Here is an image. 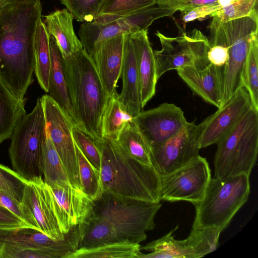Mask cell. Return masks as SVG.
Listing matches in <instances>:
<instances>
[{"mask_svg": "<svg viewBox=\"0 0 258 258\" xmlns=\"http://www.w3.org/2000/svg\"><path fill=\"white\" fill-rule=\"evenodd\" d=\"M40 0L6 1L0 7V77L19 99L33 82L34 44Z\"/></svg>", "mask_w": 258, "mask_h": 258, "instance_id": "1", "label": "cell"}, {"mask_svg": "<svg viewBox=\"0 0 258 258\" xmlns=\"http://www.w3.org/2000/svg\"><path fill=\"white\" fill-rule=\"evenodd\" d=\"M162 206L114 196L107 192L93 201L90 214L80 224L79 248L120 242L140 243L155 227V216Z\"/></svg>", "mask_w": 258, "mask_h": 258, "instance_id": "2", "label": "cell"}, {"mask_svg": "<svg viewBox=\"0 0 258 258\" xmlns=\"http://www.w3.org/2000/svg\"><path fill=\"white\" fill-rule=\"evenodd\" d=\"M95 142L101 155L102 192L153 203L161 201V175L152 165L133 158L110 139Z\"/></svg>", "mask_w": 258, "mask_h": 258, "instance_id": "3", "label": "cell"}, {"mask_svg": "<svg viewBox=\"0 0 258 258\" xmlns=\"http://www.w3.org/2000/svg\"><path fill=\"white\" fill-rule=\"evenodd\" d=\"M62 65L77 127L95 141L102 139L101 120L110 95L91 57L84 48L63 58Z\"/></svg>", "mask_w": 258, "mask_h": 258, "instance_id": "4", "label": "cell"}, {"mask_svg": "<svg viewBox=\"0 0 258 258\" xmlns=\"http://www.w3.org/2000/svg\"><path fill=\"white\" fill-rule=\"evenodd\" d=\"M249 192V175L211 178L203 199L194 204L192 227H213L222 231L246 202Z\"/></svg>", "mask_w": 258, "mask_h": 258, "instance_id": "5", "label": "cell"}, {"mask_svg": "<svg viewBox=\"0 0 258 258\" xmlns=\"http://www.w3.org/2000/svg\"><path fill=\"white\" fill-rule=\"evenodd\" d=\"M217 145L215 177L249 175L258 152V110L252 106Z\"/></svg>", "mask_w": 258, "mask_h": 258, "instance_id": "6", "label": "cell"}, {"mask_svg": "<svg viewBox=\"0 0 258 258\" xmlns=\"http://www.w3.org/2000/svg\"><path fill=\"white\" fill-rule=\"evenodd\" d=\"M208 27L217 35L228 50V59L224 69L221 106L241 87V74L252 40L258 36L257 11L251 15L222 22L216 17Z\"/></svg>", "mask_w": 258, "mask_h": 258, "instance_id": "7", "label": "cell"}, {"mask_svg": "<svg viewBox=\"0 0 258 258\" xmlns=\"http://www.w3.org/2000/svg\"><path fill=\"white\" fill-rule=\"evenodd\" d=\"M46 137V123L40 98L24 114L13 132L9 155L13 169L29 181L42 177L40 160Z\"/></svg>", "mask_w": 258, "mask_h": 258, "instance_id": "8", "label": "cell"}, {"mask_svg": "<svg viewBox=\"0 0 258 258\" xmlns=\"http://www.w3.org/2000/svg\"><path fill=\"white\" fill-rule=\"evenodd\" d=\"M175 24L179 32L176 37L166 36L159 31L155 34L161 45L160 50H153L158 80L168 71L185 67L201 69L209 63L208 38L197 28L186 32Z\"/></svg>", "mask_w": 258, "mask_h": 258, "instance_id": "9", "label": "cell"}, {"mask_svg": "<svg viewBox=\"0 0 258 258\" xmlns=\"http://www.w3.org/2000/svg\"><path fill=\"white\" fill-rule=\"evenodd\" d=\"M79 225L62 240L53 239L39 230L27 227L0 230V258H17L24 250H33L42 258H67L79 248Z\"/></svg>", "mask_w": 258, "mask_h": 258, "instance_id": "10", "label": "cell"}, {"mask_svg": "<svg viewBox=\"0 0 258 258\" xmlns=\"http://www.w3.org/2000/svg\"><path fill=\"white\" fill-rule=\"evenodd\" d=\"M177 11V6L167 7L157 4L108 23L83 22L78 33L80 40L84 49L90 55L102 42L147 29L155 20L171 17Z\"/></svg>", "mask_w": 258, "mask_h": 258, "instance_id": "11", "label": "cell"}, {"mask_svg": "<svg viewBox=\"0 0 258 258\" xmlns=\"http://www.w3.org/2000/svg\"><path fill=\"white\" fill-rule=\"evenodd\" d=\"M178 226L166 235L147 243L139 258H197L215 251L222 231L216 228L192 227L188 236L184 240L175 239L172 233Z\"/></svg>", "mask_w": 258, "mask_h": 258, "instance_id": "12", "label": "cell"}, {"mask_svg": "<svg viewBox=\"0 0 258 258\" xmlns=\"http://www.w3.org/2000/svg\"><path fill=\"white\" fill-rule=\"evenodd\" d=\"M211 178L208 161L199 156L186 165L161 175L160 200L185 201L194 205L203 199Z\"/></svg>", "mask_w": 258, "mask_h": 258, "instance_id": "13", "label": "cell"}, {"mask_svg": "<svg viewBox=\"0 0 258 258\" xmlns=\"http://www.w3.org/2000/svg\"><path fill=\"white\" fill-rule=\"evenodd\" d=\"M40 98L44 110L46 133L61 160L72 185L82 190L72 132L74 124L48 94Z\"/></svg>", "mask_w": 258, "mask_h": 258, "instance_id": "14", "label": "cell"}, {"mask_svg": "<svg viewBox=\"0 0 258 258\" xmlns=\"http://www.w3.org/2000/svg\"><path fill=\"white\" fill-rule=\"evenodd\" d=\"M202 132L200 123L187 121L174 136L151 148L152 165L160 175L171 173L200 156Z\"/></svg>", "mask_w": 258, "mask_h": 258, "instance_id": "15", "label": "cell"}, {"mask_svg": "<svg viewBox=\"0 0 258 258\" xmlns=\"http://www.w3.org/2000/svg\"><path fill=\"white\" fill-rule=\"evenodd\" d=\"M21 203L33 229L55 240L65 238L54 213L51 191L42 176L27 182Z\"/></svg>", "mask_w": 258, "mask_h": 258, "instance_id": "16", "label": "cell"}, {"mask_svg": "<svg viewBox=\"0 0 258 258\" xmlns=\"http://www.w3.org/2000/svg\"><path fill=\"white\" fill-rule=\"evenodd\" d=\"M252 106L248 92L244 87H240L230 99L200 123L202 129L201 148L217 144Z\"/></svg>", "mask_w": 258, "mask_h": 258, "instance_id": "17", "label": "cell"}, {"mask_svg": "<svg viewBox=\"0 0 258 258\" xmlns=\"http://www.w3.org/2000/svg\"><path fill=\"white\" fill-rule=\"evenodd\" d=\"M135 119L151 148L164 143L187 122L181 108L168 103L141 111Z\"/></svg>", "mask_w": 258, "mask_h": 258, "instance_id": "18", "label": "cell"}, {"mask_svg": "<svg viewBox=\"0 0 258 258\" xmlns=\"http://www.w3.org/2000/svg\"><path fill=\"white\" fill-rule=\"evenodd\" d=\"M47 185L52 194L55 218L61 232L65 235L88 217L93 200L70 183L53 182Z\"/></svg>", "mask_w": 258, "mask_h": 258, "instance_id": "19", "label": "cell"}, {"mask_svg": "<svg viewBox=\"0 0 258 258\" xmlns=\"http://www.w3.org/2000/svg\"><path fill=\"white\" fill-rule=\"evenodd\" d=\"M224 69V67L209 63L203 69L185 67L176 70L193 92L219 108L223 96Z\"/></svg>", "mask_w": 258, "mask_h": 258, "instance_id": "20", "label": "cell"}, {"mask_svg": "<svg viewBox=\"0 0 258 258\" xmlns=\"http://www.w3.org/2000/svg\"><path fill=\"white\" fill-rule=\"evenodd\" d=\"M123 44V35L115 37L100 43L90 55L109 95L116 91L117 83L121 76Z\"/></svg>", "mask_w": 258, "mask_h": 258, "instance_id": "21", "label": "cell"}, {"mask_svg": "<svg viewBox=\"0 0 258 258\" xmlns=\"http://www.w3.org/2000/svg\"><path fill=\"white\" fill-rule=\"evenodd\" d=\"M130 36L139 75L141 105L143 108L155 94L158 79L155 57L147 29L139 31Z\"/></svg>", "mask_w": 258, "mask_h": 258, "instance_id": "22", "label": "cell"}, {"mask_svg": "<svg viewBox=\"0 0 258 258\" xmlns=\"http://www.w3.org/2000/svg\"><path fill=\"white\" fill-rule=\"evenodd\" d=\"M121 76L122 89L118 98L123 109L134 117L141 111L140 84L136 56L130 34H124Z\"/></svg>", "mask_w": 258, "mask_h": 258, "instance_id": "23", "label": "cell"}, {"mask_svg": "<svg viewBox=\"0 0 258 258\" xmlns=\"http://www.w3.org/2000/svg\"><path fill=\"white\" fill-rule=\"evenodd\" d=\"M73 19V15L67 9L56 10L45 16L44 24L47 30L54 38L63 58L83 48L75 33Z\"/></svg>", "mask_w": 258, "mask_h": 258, "instance_id": "24", "label": "cell"}, {"mask_svg": "<svg viewBox=\"0 0 258 258\" xmlns=\"http://www.w3.org/2000/svg\"><path fill=\"white\" fill-rule=\"evenodd\" d=\"M51 68L48 95L59 106L75 126L78 120L71 104L62 65V57L54 38L50 36Z\"/></svg>", "mask_w": 258, "mask_h": 258, "instance_id": "25", "label": "cell"}, {"mask_svg": "<svg viewBox=\"0 0 258 258\" xmlns=\"http://www.w3.org/2000/svg\"><path fill=\"white\" fill-rule=\"evenodd\" d=\"M25 99L16 97L0 77V145L10 139L16 124L26 113Z\"/></svg>", "mask_w": 258, "mask_h": 258, "instance_id": "26", "label": "cell"}, {"mask_svg": "<svg viewBox=\"0 0 258 258\" xmlns=\"http://www.w3.org/2000/svg\"><path fill=\"white\" fill-rule=\"evenodd\" d=\"M50 34L41 19L36 30L34 44V73L41 88L48 91L51 68Z\"/></svg>", "mask_w": 258, "mask_h": 258, "instance_id": "27", "label": "cell"}, {"mask_svg": "<svg viewBox=\"0 0 258 258\" xmlns=\"http://www.w3.org/2000/svg\"><path fill=\"white\" fill-rule=\"evenodd\" d=\"M113 141L133 158L144 164L152 165L151 147L140 131L135 119L125 125L117 139Z\"/></svg>", "mask_w": 258, "mask_h": 258, "instance_id": "28", "label": "cell"}, {"mask_svg": "<svg viewBox=\"0 0 258 258\" xmlns=\"http://www.w3.org/2000/svg\"><path fill=\"white\" fill-rule=\"evenodd\" d=\"M117 91L110 95L101 120L102 138L116 140L125 125L133 121V117L122 107Z\"/></svg>", "mask_w": 258, "mask_h": 258, "instance_id": "29", "label": "cell"}, {"mask_svg": "<svg viewBox=\"0 0 258 258\" xmlns=\"http://www.w3.org/2000/svg\"><path fill=\"white\" fill-rule=\"evenodd\" d=\"M157 4V0H104L93 22L108 23Z\"/></svg>", "mask_w": 258, "mask_h": 258, "instance_id": "30", "label": "cell"}, {"mask_svg": "<svg viewBox=\"0 0 258 258\" xmlns=\"http://www.w3.org/2000/svg\"><path fill=\"white\" fill-rule=\"evenodd\" d=\"M139 243H113L90 248H79L67 258H139Z\"/></svg>", "mask_w": 258, "mask_h": 258, "instance_id": "31", "label": "cell"}, {"mask_svg": "<svg viewBox=\"0 0 258 258\" xmlns=\"http://www.w3.org/2000/svg\"><path fill=\"white\" fill-rule=\"evenodd\" d=\"M43 180L48 184L53 182L71 183L61 160L46 133L40 160Z\"/></svg>", "mask_w": 258, "mask_h": 258, "instance_id": "32", "label": "cell"}, {"mask_svg": "<svg viewBox=\"0 0 258 258\" xmlns=\"http://www.w3.org/2000/svg\"><path fill=\"white\" fill-rule=\"evenodd\" d=\"M75 145L81 189L93 201L102 193L100 172L90 163L75 143Z\"/></svg>", "mask_w": 258, "mask_h": 258, "instance_id": "33", "label": "cell"}, {"mask_svg": "<svg viewBox=\"0 0 258 258\" xmlns=\"http://www.w3.org/2000/svg\"><path fill=\"white\" fill-rule=\"evenodd\" d=\"M241 83L250 95L253 106L258 110V36L251 42L242 69Z\"/></svg>", "mask_w": 258, "mask_h": 258, "instance_id": "34", "label": "cell"}, {"mask_svg": "<svg viewBox=\"0 0 258 258\" xmlns=\"http://www.w3.org/2000/svg\"><path fill=\"white\" fill-rule=\"evenodd\" d=\"M104 0H60L62 5L81 22H91L96 18Z\"/></svg>", "mask_w": 258, "mask_h": 258, "instance_id": "35", "label": "cell"}, {"mask_svg": "<svg viewBox=\"0 0 258 258\" xmlns=\"http://www.w3.org/2000/svg\"><path fill=\"white\" fill-rule=\"evenodd\" d=\"M257 0H237L211 14L219 21L225 22L251 15L257 11Z\"/></svg>", "mask_w": 258, "mask_h": 258, "instance_id": "36", "label": "cell"}, {"mask_svg": "<svg viewBox=\"0 0 258 258\" xmlns=\"http://www.w3.org/2000/svg\"><path fill=\"white\" fill-rule=\"evenodd\" d=\"M27 182L13 169L0 163V190L21 202Z\"/></svg>", "mask_w": 258, "mask_h": 258, "instance_id": "37", "label": "cell"}, {"mask_svg": "<svg viewBox=\"0 0 258 258\" xmlns=\"http://www.w3.org/2000/svg\"><path fill=\"white\" fill-rule=\"evenodd\" d=\"M72 132L75 144L90 163L100 171L101 155L94 139L76 126H73Z\"/></svg>", "mask_w": 258, "mask_h": 258, "instance_id": "38", "label": "cell"}, {"mask_svg": "<svg viewBox=\"0 0 258 258\" xmlns=\"http://www.w3.org/2000/svg\"><path fill=\"white\" fill-rule=\"evenodd\" d=\"M210 48L207 57L209 63L224 67L228 59V50L223 41L215 34L209 31Z\"/></svg>", "mask_w": 258, "mask_h": 258, "instance_id": "39", "label": "cell"}, {"mask_svg": "<svg viewBox=\"0 0 258 258\" xmlns=\"http://www.w3.org/2000/svg\"><path fill=\"white\" fill-rule=\"evenodd\" d=\"M0 205L7 208L15 215L28 227L32 228L21 203L2 190H0Z\"/></svg>", "mask_w": 258, "mask_h": 258, "instance_id": "40", "label": "cell"}, {"mask_svg": "<svg viewBox=\"0 0 258 258\" xmlns=\"http://www.w3.org/2000/svg\"><path fill=\"white\" fill-rule=\"evenodd\" d=\"M221 9L217 4L207 5L194 8L185 13H181L182 21L184 23L206 18L213 12Z\"/></svg>", "mask_w": 258, "mask_h": 258, "instance_id": "41", "label": "cell"}, {"mask_svg": "<svg viewBox=\"0 0 258 258\" xmlns=\"http://www.w3.org/2000/svg\"><path fill=\"white\" fill-rule=\"evenodd\" d=\"M27 226L7 208L0 205V230H12Z\"/></svg>", "mask_w": 258, "mask_h": 258, "instance_id": "42", "label": "cell"}, {"mask_svg": "<svg viewBox=\"0 0 258 258\" xmlns=\"http://www.w3.org/2000/svg\"><path fill=\"white\" fill-rule=\"evenodd\" d=\"M157 5L167 6L174 7L178 5V2L176 0H157Z\"/></svg>", "mask_w": 258, "mask_h": 258, "instance_id": "43", "label": "cell"}, {"mask_svg": "<svg viewBox=\"0 0 258 258\" xmlns=\"http://www.w3.org/2000/svg\"><path fill=\"white\" fill-rule=\"evenodd\" d=\"M14 1V0H0L2 2H6V1Z\"/></svg>", "mask_w": 258, "mask_h": 258, "instance_id": "44", "label": "cell"}, {"mask_svg": "<svg viewBox=\"0 0 258 258\" xmlns=\"http://www.w3.org/2000/svg\"><path fill=\"white\" fill-rule=\"evenodd\" d=\"M4 3V2L0 1V7L3 5V4Z\"/></svg>", "mask_w": 258, "mask_h": 258, "instance_id": "45", "label": "cell"}, {"mask_svg": "<svg viewBox=\"0 0 258 258\" xmlns=\"http://www.w3.org/2000/svg\"><path fill=\"white\" fill-rule=\"evenodd\" d=\"M176 1L178 2H178H179L180 0H176Z\"/></svg>", "mask_w": 258, "mask_h": 258, "instance_id": "46", "label": "cell"}]
</instances>
